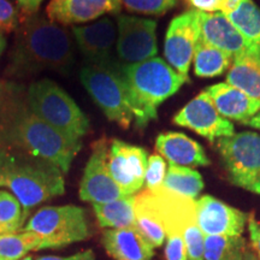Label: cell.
Here are the masks:
<instances>
[{
	"label": "cell",
	"instance_id": "6da1fadb",
	"mask_svg": "<svg viewBox=\"0 0 260 260\" xmlns=\"http://www.w3.org/2000/svg\"><path fill=\"white\" fill-rule=\"evenodd\" d=\"M81 147L82 141L68 139L32 111L25 87L0 81V151L46 159L65 175Z\"/></svg>",
	"mask_w": 260,
	"mask_h": 260
},
{
	"label": "cell",
	"instance_id": "7a4b0ae2",
	"mask_svg": "<svg viewBox=\"0 0 260 260\" xmlns=\"http://www.w3.org/2000/svg\"><path fill=\"white\" fill-rule=\"evenodd\" d=\"M73 65V40L67 29L39 14L22 19L10 57V75L25 77L45 70L68 75Z\"/></svg>",
	"mask_w": 260,
	"mask_h": 260
},
{
	"label": "cell",
	"instance_id": "3957f363",
	"mask_svg": "<svg viewBox=\"0 0 260 260\" xmlns=\"http://www.w3.org/2000/svg\"><path fill=\"white\" fill-rule=\"evenodd\" d=\"M0 188L12 191L28 218L35 206L64 194V174L46 159L0 151Z\"/></svg>",
	"mask_w": 260,
	"mask_h": 260
},
{
	"label": "cell",
	"instance_id": "277c9868",
	"mask_svg": "<svg viewBox=\"0 0 260 260\" xmlns=\"http://www.w3.org/2000/svg\"><path fill=\"white\" fill-rule=\"evenodd\" d=\"M122 75L138 129L157 119L158 106L176 94L184 83L190 82L158 57L122 65Z\"/></svg>",
	"mask_w": 260,
	"mask_h": 260
},
{
	"label": "cell",
	"instance_id": "5b68a950",
	"mask_svg": "<svg viewBox=\"0 0 260 260\" xmlns=\"http://www.w3.org/2000/svg\"><path fill=\"white\" fill-rule=\"evenodd\" d=\"M31 110L42 121L73 141H82L89 132V121L75 100L54 81H35L28 88Z\"/></svg>",
	"mask_w": 260,
	"mask_h": 260
},
{
	"label": "cell",
	"instance_id": "8992f818",
	"mask_svg": "<svg viewBox=\"0 0 260 260\" xmlns=\"http://www.w3.org/2000/svg\"><path fill=\"white\" fill-rule=\"evenodd\" d=\"M153 207L167 237L181 236L187 245L188 260H204L205 235L197 222L195 200L171 193L164 188L141 191Z\"/></svg>",
	"mask_w": 260,
	"mask_h": 260
},
{
	"label": "cell",
	"instance_id": "52a82bcc",
	"mask_svg": "<svg viewBox=\"0 0 260 260\" xmlns=\"http://www.w3.org/2000/svg\"><path fill=\"white\" fill-rule=\"evenodd\" d=\"M80 79L107 118L128 129L134 121V115L122 75V64L119 61L112 65L87 63L81 69Z\"/></svg>",
	"mask_w": 260,
	"mask_h": 260
},
{
	"label": "cell",
	"instance_id": "ba28073f",
	"mask_svg": "<svg viewBox=\"0 0 260 260\" xmlns=\"http://www.w3.org/2000/svg\"><path fill=\"white\" fill-rule=\"evenodd\" d=\"M21 230L37 234L41 249L63 248L90 236L86 210L76 205L42 207Z\"/></svg>",
	"mask_w": 260,
	"mask_h": 260
},
{
	"label": "cell",
	"instance_id": "9c48e42d",
	"mask_svg": "<svg viewBox=\"0 0 260 260\" xmlns=\"http://www.w3.org/2000/svg\"><path fill=\"white\" fill-rule=\"evenodd\" d=\"M217 149L234 186L260 195V135L237 133L219 139Z\"/></svg>",
	"mask_w": 260,
	"mask_h": 260
},
{
	"label": "cell",
	"instance_id": "30bf717a",
	"mask_svg": "<svg viewBox=\"0 0 260 260\" xmlns=\"http://www.w3.org/2000/svg\"><path fill=\"white\" fill-rule=\"evenodd\" d=\"M157 22L136 16L117 15L116 50L122 65L136 64L158 53Z\"/></svg>",
	"mask_w": 260,
	"mask_h": 260
},
{
	"label": "cell",
	"instance_id": "8fae6325",
	"mask_svg": "<svg viewBox=\"0 0 260 260\" xmlns=\"http://www.w3.org/2000/svg\"><path fill=\"white\" fill-rule=\"evenodd\" d=\"M200 38L198 10H188L171 19L165 35L164 56L172 69L187 80H189V68Z\"/></svg>",
	"mask_w": 260,
	"mask_h": 260
},
{
	"label": "cell",
	"instance_id": "7c38bea8",
	"mask_svg": "<svg viewBox=\"0 0 260 260\" xmlns=\"http://www.w3.org/2000/svg\"><path fill=\"white\" fill-rule=\"evenodd\" d=\"M148 158L145 148L112 139L107 152V169L113 181L126 197L135 195L145 186Z\"/></svg>",
	"mask_w": 260,
	"mask_h": 260
},
{
	"label": "cell",
	"instance_id": "4fadbf2b",
	"mask_svg": "<svg viewBox=\"0 0 260 260\" xmlns=\"http://www.w3.org/2000/svg\"><path fill=\"white\" fill-rule=\"evenodd\" d=\"M109 144L105 136L93 142L92 154L84 168L80 184L81 200L92 204H105L126 197L113 181L107 169Z\"/></svg>",
	"mask_w": 260,
	"mask_h": 260
},
{
	"label": "cell",
	"instance_id": "5bb4252c",
	"mask_svg": "<svg viewBox=\"0 0 260 260\" xmlns=\"http://www.w3.org/2000/svg\"><path fill=\"white\" fill-rule=\"evenodd\" d=\"M174 123L193 130L209 141L230 138L235 134L233 123L217 111L212 100L205 90L177 112L174 117Z\"/></svg>",
	"mask_w": 260,
	"mask_h": 260
},
{
	"label": "cell",
	"instance_id": "9a60e30c",
	"mask_svg": "<svg viewBox=\"0 0 260 260\" xmlns=\"http://www.w3.org/2000/svg\"><path fill=\"white\" fill-rule=\"evenodd\" d=\"M197 222L204 235L242 236L248 214L217 198L204 195L195 201Z\"/></svg>",
	"mask_w": 260,
	"mask_h": 260
},
{
	"label": "cell",
	"instance_id": "2e32d148",
	"mask_svg": "<svg viewBox=\"0 0 260 260\" xmlns=\"http://www.w3.org/2000/svg\"><path fill=\"white\" fill-rule=\"evenodd\" d=\"M201 38L207 44L225 52L233 58L259 53L260 47L248 41L222 12L198 11Z\"/></svg>",
	"mask_w": 260,
	"mask_h": 260
},
{
	"label": "cell",
	"instance_id": "e0dca14e",
	"mask_svg": "<svg viewBox=\"0 0 260 260\" xmlns=\"http://www.w3.org/2000/svg\"><path fill=\"white\" fill-rule=\"evenodd\" d=\"M73 34L87 63L98 65L117 63L112 56L117 40V29L110 18H103L84 27H74Z\"/></svg>",
	"mask_w": 260,
	"mask_h": 260
},
{
	"label": "cell",
	"instance_id": "ac0fdd59",
	"mask_svg": "<svg viewBox=\"0 0 260 260\" xmlns=\"http://www.w3.org/2000/svg\"><path fill=\"white\" fill-rule=\"evenodd\" d=\"M121 9L116 0H51L46 14L54 23L73 25L94 21L109 12L119 15Z\"/></svg>",
	"mask_w": 260,
	"mask_h": 260
},
{
	"label": "cell",
	"instance_id": "d6986e66",
	"mask_svg": "<svg viewBox=\"0 0 260 260\" xmlns=\"http://www.w3.org/2000/svg\"><path fill=\"white\" fill-rule=\"evenodd\" d=\"M214 107L226 119L246 124L260 112V100L229 83H217L205 89Z\"/></svg>",
	"mask_w": 260,
	"mask_h": 260
},
{
	"label": "cell",
	"instance_id": "ffe728a7",
	"mask_svg": "<svg viewBox=\"0 0 260 260\" xmlns=\"http://www.w3.org/2000/svg\"><path fill=\"white\" fill-rule=\"evenodd\" d=\"M102 243L113 260H152L154 256V247L135 226L107 229L103 233Z\"/></svg>",
	"mask_w": 260,
	"mask_h": 260
},
{
	"label": "cell",
	"instance_id": "44dd1931",
	"mask_svg": "<svg viewBox=\"0 0 260 260\" xmlns=\"http://www.w3.org/2000/svg\"><path fill=\"white\" fill-rule=\"evenodd\" d=\"M155 148L170 164L180 167H207L210 159L203 146L182 133L158 135Z\"/></svg>",
	"mask_w": 260,
	"mask_h": 260
},
{
	"label": "cell",
	"instance_id": "7402d4cb",
	"mask_svg": "<svg viewBox=\"0 0 260 260\" xmlns=\"http://www.w3.org/2000/svg\"><path fill=\"white\" fill-rule=\"evenodd\" d=\"M226 83L260 100V52L234 58Z\"/></svg>",
	"mask_w": 260,
	"mask_h": 260
},
{
	"label": "cell",
	"instance_id": "603a6c76",
	"mask_svg": "<svg viewBox=\"0 0 260 260\" xmlns=\"http://www.w3.org/2000/svg\"><path fill=\"white\" fill-rule=\"evenodd\" d=\"M98 224L104 229L135 226V195L105 204H93Z\"/></svg>",
	"mask_w": 260,
	"mask_h": 260
},
{
	"label": "cell",
	"instance_id": "cb8c5ba5",
	"mask_svg": "<svg viewBox=\"0 0 260 260\" xmlns=\"http://www.w3.org/2000/svg\"><path fill=\"white\" fill-rule=\"evenodd\" d=\"M233 57L200 38L194 52V71L198 77L211 79L223 75L232 67Z\"/></svg>",
	"mask_w": 260,
	"mask_h": 260
},
{
	"label": "cell",
	"instance_id": "d4e9b609",
	"mask_svg": "<svg viewBox=\"0 0 260 260\" xmlns=\"http://www.w3.org/2000/svg\"><path fill=\"white\" fill-rule=\"evenodd\" d=\"M205 184L201 175L194 169L170 164L165 176L162 188L171 193L195 200L204 189Z\"/></svg>",
	"mask_w": 260,
	"mask_h": 260
},
{
	"label": "cell",
	"instance_id": "484cf974",
	"mask_svg": "<svg viewBox=\"0 0 260 260\" xmlns=\"http://www.w3.org/2000/svg\"><path fill=\"white\" fill-rule=\"evenodd\" d=\"M135 228L154 248L160 247L167 239L158 214L142 193L135 195Z\"/></svg>",
	"mask_w": 260,
	"mask_h": 260
},
{
	"label": "cell",
	"instance_id": "4316f807",
	"mask_svg": "<svg viewBox=\"0 0 260 260\" xmlns=\"http://www.w3.org/2000/svg\"><path fill=\"white\" fill-rule=\"evenodd\" d=\"M224 16L247 40L260 47V9L253 0H241L235 10Z\"/></svg>",
	"mask_w": 260,
	"mask_h": 260
},
{
	"label": "cell",
	"instance_id": "83f0119b",
	"mask_svg": "<svg viewBox=\"0 0 260 260\" xmlns=\"http://www.w3.org/2000/svg\"><path fill=\"white\" fill-rule=\"evenodd\" d=\"M246 241L242 236L205 235L204 260H243Z\"/></svg>",
	"mask_w": 260,
	"mask_h": 260
},
{
	"label": "cell",
	"instance_id": "f1b7e54d",
	"mask_svg": "<svg viewBox=\"0 0 260 260\" xmlns=\"http://www.w3.org/2000/svg\"><path fill=\"white\" fill-rule=\"evenodd\" d=\"M41 239L30 232L0 234V260H22L29 252L40 251Z\"/></svg>",
	"mask_w": 260,
	"mask_h": 260
},
{
	"label": "cell",
	"instance_id": "f546056e",
	"mask_svg": "<svg viewBox=\"0 0 260 260\" xmlns=\"http://www.w3.org/2000/svg\"><path fill=\"white\" fill-rule=\"evenodd\" d=\"M27 218L17 198L6 190H0V225L9 233L19 232Z\"/></svg>",
	"mask_w": 260,
	"mask_h": 260
},
{
	"label": "cell",
	"instance_id": "4dcf8cb0",
	"mask_svg": "<svg viewBox=\"0 0 260 260\" xmlns=\"http://www.w3.org/2000/svg\"><path fill=\"white\" fill-rule=\"evenodd\" d=\"M129 12L148 16H161L176 8L178 0H121Z\"/></svg>",
	"mask_w": 260,
	"mask_h": 260
},
{
	"label": "cell",
	"instance_id": "1f68e13d",
	"mask_svg": "<svg viewBox=\"0 0 260 260\" xmlns=\"http://www.w3.org/2000/svg\"><path fill=\"white\" fill-rule=\"evenodd\" d=\"M167 161L159 154H152L148 158L147 170L145 176L146 189L149 191H155L160 189L167 176Z\"/></svg>",
	"mask_w": 260,
	"mask_h": 260
},
{
	"label": "cell",
	"instance_id": "d6a6232c",
	"mask_svg": "<svg viewBox=\"0 0 260 260\" xmlns=\"http://www.w3.org/2000/svg\"><path fill=\"white\" fill-rule=\"evenodd\" d=\"M17 25V10L8 0H0V34L12 31Z\"/></svg>",
	"mask_w": 260,
	"mask_h": 260
},
{
	"label": "cell",
	"instance_id": "836d02e7",
	"mask_svg": "<svg viewBox=\"0 0 260 260\" xmlns=\"http://www.w3.org/2000/svg\"><path fill=\"white\" fill-rule=\"evenodd\" d=\"M165 256H167V260H188L187 245L186 242H184L183 237H167Z\"/></svg>",
	"mask_w": 260,
	"mask_h": 260
},
{
	"label": "cell",
	"instance_id": "e575fe53",
	"mask_svg": "<svg viewBox=\"0 0 260 260\" xmlns=\"http://www.w3.org/2000/svg\"><path fill=\"white\" fill-rule=\"evenodd\" d=\"M248 230L251 237V245L253 252L260 259V222L254 217V213L248 214Z\"/></svg>",
	"mask_w": 260,
	"mask_h": 260
},
{
	"label": "cell",
	"instance_id": "d590c367",
	"mask_svg": "<svg viewBox=\"0 0 260 260\" xmlns=\"http://www.w3.org/2000/svg\"><path fill=\"white\" fill-rule=\"evenodd\" d=\"M194 10L201 12H220L224 0H184Z\"/></svg>",
	"mask_w": 260,
	"mask_h": 260
},
{
	"label": "cell",
	"instance_id": "8d00e7d4",
	"mask_svg": "<svg viewBox=\"0 0 260 260\" xmlns=\"http://www.w3.org/2000/svg\"><path fill=\"white\" fill-rule=\"evenodd\" d=\"M37 260H96V258L92 249H86V251L79 252L73 255H68V256L45 255V256H39Z\"/></svg>",
	"mask_w": 260,
	"mask_h": 260
},
{
	"label": "cell",
	"instance_id": "74e56055",
	"mask_svg": "<svg viewBox=\"0 0 260 260\" xmlns=\"http://www.w3.org/2000/svg\"><path fill=\"white\" fill-rule=\"evenodd\" d=\"M18 5L27 15L35 14L40 8L42 0H17Z\"/></svg>",
	"mask_w": 260,
	"mask_h": 260
},
{
	"label": "cell",
	"instance_id": "f35d334b",
	"mask_svg": "<svg viewBox=\"0 0 260 260\" xmlns=\"http://www.w3.org/2000/svg\"><path fill=\"white\" fill-rule=\"evenodd\" d=\"M246 125H249L255 129H260V112L256 116L253 117L252 119H249V121L246 123Z\"/></svg>",
	"mask_w": 260,
	"mask_h": 260
},
{
	"label": "cell",
	"instance_id": "ab89813d",
	"mask_svg": "<svg viewBox=\"0 0 260 260\" xmlns=\"http://www.w3.org/2000/svg\"><path fill=\"white\" fill-rule=\"evenodd\" d=\"M243 260H260L251 248H246L245 255H243Z\"/></svg>",
	"mask_w": 260,
	"mask_h": 260
},
{
	"label": "cell",
	"instance_id": "60d3db41",
	"mask_svg": "<svg viewBox=\"0 0 260 260\" xmlns=\"http://www.w3.org/2000/svg\"><path fill=\"white\" fill-rule=\"evenodd\" d=\"M6 47V39L4 37V34H0V54L3 53V51L5 50Z\"/></svg>",
	"mask_w": 260,
	"mask_h": 260
},
{
	"label": "cell",
	"instance_id": "b9f144b4",
	"mask_svg": "<svg viewBox=\"0 0 260 260\" xmlns=\"http://www.w3.org/2000/svg\"><path fill=\"white\" fill-rule=\"evenodd\" d=\"M5 233H9V232L5 229V228H3L2 225H0V234H5Z\"/></svg>",
	"mask_w": 260,
	"mask_h": 260
},
{
	"label": "cell",
	"instance_id": "7bdbcfd3",
	"mask_svg": "<svg viewBox=\"0 0 260 260\" xmlns=\"http://www.w3.org/2000/svg\"><path fill=\"white\" fill-rule=\"evenodd\" d=\"M22 260H32V258H31V256H25V258H23V259H22Z\"/></svg>",
	"mask_w": 260,
	"mask_h": 260
}]
</instances>
